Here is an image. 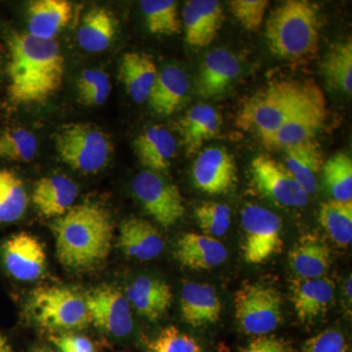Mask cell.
I'll return each instance as SVG.
<instances>
[{
	"instance_id": "44dd1931",
	"label": "cell",
	"mask_w": 352,
	"mask_h": 352,
	"mask_svg": "<svg viewBox=\"0 0 352 352\" xmlns=\"http://www.w3.org/2000/svg\"><path fill=\"white\" fill-rule=\"evenodd\" d=\"M119 247L129 258L152 261L163 252L164 242L151 222L132 217L120 224Z\"/></svg>"
},
{
	"instance_id": "d6986e66",
	"label": "cell",
	"mask_w": 352,
	"mask_h": 352,
	"mask_svg": "<svg viewBox=\"0 0 352 352\" xmlns=\"http://www.w3.org/2000/svg\"><path fill=\"white\" fill-rule=\"evenodd\" d=\"M126 298L131 308L150 321L164 316L173 302L170 285L151 276L136 278L126 289Z\"/></svg>"
},
{
	"instance_id": "ee69618b",
	"label": "cell",
	"mask_w": 352,
	"mask_h": 352,
	"mask_svg": "<svg viewBox=\"0 0 352 352\" xmlns=\"http://www.w3.org/2000/svg\"><path fill=\"white\" fill-rule=\"evenodd\" d=\"M0 352H10L8 340L1 333H0Z\"/></svg>"
},
{
	"instance_id": "8992f818",
	"label": "cell",
	"mask_w": 352,
	"mask_h": 352,
	"mask_svg": "<svg viewBox=\"0 0 352 352\" xmlns=\"http://www.w3.org/2000/svg\"><path fill=\"white\" fill-rule=\"evenodd\" d=\"M55 145L63 163L87 175L105 168L113 154L110 138L100 129L87 122L65 126L58 132Z\"/></svg>"
},
{
	"instance_id": "d590c367",
	"label": "cell",
	"mask_w": 352,
	"mask_h": 352,
	"mask_svg": "<svg viewBox=\"0 0 352 352\" xmlns=\"http://www.w3.org/2000/svg\"><path fill=\"white\" fill-rule=\"evenodd\" d=\"M36 136L24 127H10L0 132V159L11 162H30L36 157Z\"/></svg>"
},
{
	"instance_id": "ab89813d",
	"label": "cell",
	"mask_w": 352,
	"mask_h": 352,
	"mask_svg": "<svg viewBox=\"0 0 352 352\" xmlns=\"http://www.w3.org/2000/svg\"><path fill=\"white\" fill-rule=\"evenodd\" d=\"M270 6L268 0H232L230 8L236 19L248 31H258Z\"/></svg>"
},
{
	"instance_id": "7c38bea8",
	"label": "cell",
	"mask_w": 352,
	"mask_h": 352,
	"mask_svg": "<svg viewBox=\"0 0 352 352\" xmlns=\"http://www.w3.org/2000/svg\"><path fill=\"white\" fill-rule=\"evenodd\" d=\"M327 117L325 95L322 94L310 101L302 110L285 122L276 131L261 138L270 150H286L314 140Z\"/></svg>"
},
{
	"instance_id": "5b68a950",
	"label": "cell",
	"mask_w": 352,
	"mask_h": 352,
	"mask_svg": "<svg viewBox=\"0 0 352 352\" xmlns=\"http://www.w3.org/2000/svg\"><path fill=\"white\" fill-rule=\"evenodd\" d=\"M28 314L39 327L52 332L80 331L90 324L85 296L68 287H41L32 292Z\"/></svg>"
},
{
	"instance_id": "e0dca14e",
	"label": "cell",
	"mask_w": 352,
	"mask_h": 352,
	"mask_svg": "<svg viewBox=\"0 0 352 352\" xmlns=\"http://www.w3.org/2000/svg\"><path fill=\"white\" fill-rule=\"evenodd\" d=\"M180 311L185 323L201 327L219 320L221 302L210 285L187 282L180 292Z\"/></svg>"
},
{
	"instance_id": "30bf717a",
	"label": "cell",
	"mask_w": 352,
	"mask_h": 352,
	"mask_svg": "<svg viewBox=\"0 0 352 352\" xmlns=\"http://www.w3.org/2000/svg\"><path fill=\"white\" fill-rule=\"evenodd\" d=\"M90 323L113 336L126 337L133 329L131 307L126 296L111 286H102L85 294Z\"/></svg>"
},
{
	"instance_id": "3957f363",
	"label": "cell",
	"mask_w": 352,
	"mask_h": 352,
	"mask_svg": "<svg viewBox=\"0 0 352 352\" xmlns=\"http://www.w3.org/2000/svg\"><path fill=\"white\" fill-rule=\"evenodd\" d=\"M323 94L314 82L283 80L258 90L243 104L236 124L244 131H254L259 138L276 131L285 122Z\"/></svg>"
},
{
	"instance_id": "52a82bcc",
	"label": "cell",
	"mask_w": 352,
	"mask_h": 352,
	"mask_svg": "<svg viewBox=\"0 0 352 352\" xmlns=\"http://www.w3.org/2000/svg\"><path fill=\"white\" fill-rule=\"evenodd\" d=\"M281 295L276 289L261 283L245 284L235 296L236 318L245 333L267 335L282 321Z\"/></svg>"
},
{
	"instance_id": "1f68e13d",
	"label": "cell",
	"mask_w": 352,
	"mask_h": 352,
	"mask_svg": "<svg viewBox=\"0 0 352 352\" xmlns=\"http://www.w3.org/2000/svg\"><path fill=\"white\" fill-rule=\"evenodd\" d=\"M319 221L326 232L340 247L352 242V201L331 200L320 206Z\"/></svg>"
},
{
	"instance_id": "ffe728a7",
	"label": "cell",
	"mask_w": 352,
	"mask_h": 352,
	"mask_svg": "<svg viewBox=\"0 0 352 352\" xmlns=\"http://www.w3.org/2000/svg\"><path fill=\"white\" fill-rule=\"evenodd\" d=\"M335 296V284L327 277L298 279L292 284V300L300 321H314L327 311Z\"/></svg>"
},
{
	"instance_id": "8d00e7d4",
	"label": "cell",
	"mask_w": 352,
	"mask_h": 352,
	"mask_svg": "<svg viewBox=\"0 0 352 352\" xmlns=\"http://www.w3.org/2000/svg\"><path fill=\"white\" fill-rule=\"evenodd\" d=\"M195 219L205 235L220 237L231 226V210L224 204L208 201L196 208Z\"/></svg>"
},
{
	"instance_id": "9c48e42d",
	"label": "cell",
	"mask_w": 352,
	"mask_h": 352,
	"mask_svg": "<svg viewBox=\"0 0 352 352\" xmlns=\"http://www.w3.org/2000/svg\"><path fill=\"white\" fill-rule=\"evenodd\" d=\"M131 188L145 212L166 228L175 226L185 214L179 189L160 173H139L132 179Z\"/></svg>"
},
{
	"instance_id": "60d3db41",
	"label": "cell",
	"mask_w": 352,
	"mask_h": 352,
	"mask_svg": "<svg viewBox=\"0 0 352 352\" xmlns=\"http://www.w3.org/2000/svg\"><path fill=\"white\" fill-rule=\"evenodd\" d=\"M302 352H347L346 339L339 331H324L307 340Z\"/></svg>"
},
{
	"instance_id": "e575fe53",
	"label": "cell",
	"mask_w": 352,
	"mask_h": 352,
	"mask_svg": "<svg viewBox=\"0 0 352 352\" xmlns=\"http://www.w3.org/2000/svg\"><path fill=\"white\" fill-rule=\"evenodd\" d=\"M322 173L333 200L352 201V161L349 155H333L323 164Z\"/></svg>"
},
{
	"instance_id": "7402d4cb",
	"label": "cell",
	"mask_w": 352,
	"mask_h": 352,
	"mask_svg": "<svg viewBox=\"0 0 352 352\" xmlns=\"http://www.w3.org/2000/svg\"><path fill=\"white\" fill-rule=\"evenodd\" d=\"M78 193V186L68 176H46L36 182L32 201L39 214L57 219L73 207Z\"/></svg>"
},
{
	"instance_id": "d6a6232c",
	"label": "cell",
	"mask_w": 352,
	"mask_h": 352,
	"mask_svg": "<svg viewBox=\"0 0 352 352\" xmlns=\"http://www.w3.org/2000/svg\"><path fill=\"white\" fill-rule=\"evenodd\" d=\"M29 205L22 180L7 170H0V223L20 219Z\"/></svg>"
},
{
	"instance_id": "d4e9b609",
	"label": "cell",
	"mask_w": 352,
	"mask_h": 352,
	"mask_svg": "<svg viewBox=\"0 0 352 352\" xmlns=\"http://www.w3.org/2000/svg\"><path fill=\"white\" fill-rule=\"evenodd\" d=\"M157 69L149 55L142 52H129L120 60L119 76L127 94L136 103L149 99L156 82Z\"/></svg>"
},
{
	"instance_id": "9a60e30c",
	"label": "cell",
	"mask_w": 352,
	"mask_h": 352,
	"mask_svg": "<svg viewBox=\"0 0 352 352\" xmlns=\"http://www.w3.org/2000/svg\"><path fill=\"white\" fill-rule=\"evenodd\" d=\"M182 17L186 43L194 47H207L219 34L223 11L217 0H189Z\"/></svg>"
},
{
	"instance_id": "4316f807",
	"label": "cell",
	"mask_w": 352,
	"mask_h": 352,
	"mask_svg": "<svg viewBox=\"0 0 352 352\" xmlns=\"http://www.w3.org/2000/svg\"><path fill=\"white\" fill-rule=\"evenodd\" d=\"M188 91L186 73L176 66L166 67L157 75L148 102L157 115L170 116L182 105Z\"/></svg>"
},
{
	"instance_id": "cb8c5ba5",
	"label": "cell",
	"mask_w": 352,
	"mask_h": 352,
	"mask_svg": "<svg viewBox=\"0 0 352 352\" xmlns=\"http://www.w3.org/2000/svg\"><path fill=\"white\" fill-rule=\"evenodd\" d=\"M289 259L300 279L325 277L331 265L330 250L325 241L315 234H307L296 241Z\"/></svg>"
},
{
	"instance_id": "b9f144b4",
	"label": "cell",
	"mask_w": 352,
	"mask_h": 352,
	"mask_svg": "<svg viewBox=\"0 0 352 352\" xmlns=\"http://www.w3.org/2000/svg\"><path fill=\"white\" fill-rule=\"evenodd\" d=\"M50 340L60 352H97L94 342L85 336L60 333L52 336Z\"/></svg>"
},
{
	"instance_id": "7a4b0ae2",
	"label": "cell",
	"mask_w": 352,
	"mask_h": 352,
	"mask_svg": "<svg viewBox=\"0 0 352 352\" xmlns=\"http://www.w3.org/2000/svg\"><path fill=\"white\" fill-rule=\"evenodd\" d=\"M56 254L65 267L87 270L107 259L112 248L113 222L108 210L94 203L73 206L53 221Z\"/></svg>"
},
{
	"instance_id": "f35d334b",
	"label": "cell",
	"mask_w": 352,
	"mask_h": 352,
	"mask_svg": "<svg viewBox=\"0 0 352 352\" xmlns=\"http://www.w3.org/2000/svg\"><path fill=\"white\" fill-rule=\"evenodd\" d=\"M148 352H203L198 340L175 327L164 329L150 344Z\"/></svg>"
},
{
	"instance_id": "74e56055",
	"label": "cell",
	"mask_w": 352,
	"mask_h": 352,
	"mask_svg": "<svg viewBox=\"0 0 352 352\" xmlns=\"http://www.w3.org/2000/svg\"><path fill=\"white\" fill-rule=\"evenodd\" d=\"M111 83L107 74L99 69H85L78 82V100L85 106H100L107 101Z\"/></svg>"
},
{
	"instance_id": "bcb514c9",
	"label": "cell",
	"mask_w": 352,
	"mask_h": 352,
	"mask_svg": "<svg viewBox=\"0 0 352 352\" xmlns=\"http://www.w3.org/2000/svg\"><path fill=\"white\" fill-rule=\"evenodd\" d=\"M32 352H56V351H52V349H45V347H41V349H34V351Z\"/></svg>"
},
{
	"instance_id": "6da1fadb",
	"label": "cell",
	"mask_w": 352,
	"mask_h": 352,
	"mask_svg": "<svg viewBox=\"0 0 352 352\" xmlns=\"http://www.w3.org/2000/svg\"><path fill=\"white\" fill-rule=\"evenodd\" d=\"M9 95L18 104L43 103L63 83L65 60L54 39L14 34L8 41Z\"/></svg>"
},
{
	"instance_id": "2e32d148",
	"label": "cell",
	"mask_w": 352,
	"mask_h": 352,
	"mask_svg": "<svg viewBox=\"0 0 352 352\" xmlns=\"http://www.w3.org/2000/svg\"><path fill=\"white\" fill-rule=\"evenodd\" d=\"M241 66L233 53L217 50L204 59L197 76V92L201 97L210 99L219 96L230 87L239 76Z\"/></svg>"
},
{
	"instance_id": "5bb4252c",
	"label": "cell",
	"mask_w": 352,
	"mask_h": 352,
	"mask_svg": "<svg viewBox=\"0 0 352 352\" xmlns=\"http://www.w3.org/2000/svg\"><path fill=\"white\" fill-rule=\"evenodd\" d=\"M193 179L197 188L208 195H221L231 190L236 182L233 157L224 148L204 150L193 166Z\"/></svg>"
},
{
	"instance_id": "4dcf8cb0",
	"label": "cell",
	"mask_w": 352,
	"mask_h": 352,
	"mask_svg": "<svg viewBox=\"0 0 352 352\" xmlns=\"http://www.w3.org/2000/svg\"><path fill=\"white\" fill-rule=\"evenodd\" d=\"M322 74L329 87L351 95L352 41L344 39L331 46L321 64Z\"/></svg>"
},
{
	"instance_id": "603a6c76",
	"label": "cell",
	"mask_w": 352,
	"mask_h": 352,
	"mask_svg": "<svg viewBox=\"0 0 352 352\" xmlns=\"http://www.w3.org/2000/svg\"><path fill=\"white\" fill-rule=\"evenodd\" d=\"M133 148L141 164L148 170L159 173L170 168L177 146L168 129L154 126L139 134Z\"/></svg>"
},
{
	"instance_id": "836d02e7",
	"label": "cell",
	"mask_w": 352,
	"mask_h": 352,
	"mask_svg": "<svg viewBox=\"0 0 352 352\" xmlns=\"http://www.w3.org/2000/svg\"><path fill=\"white\" fill-rule=\"evenodd\" d=\"M140 8L147 29L151 34L171 36L182 32L177 2L173 0H143L140 2Z\"/></svg>"
},
{
	"instance_id": "277c9868",
	"label": "cell",
	"mask_w": 352,
	"mask_h": 352,
	"mask_svg": "<svg viewBox=\"0 0 352 352\" xmlns=\"http://www.w3.org/2000/svg\"><path fill=\"white\" fill-rule=\"evenodd\" d=\"M320 17L317 6L305 0H288L273 9L266 22L271 52L289 61L311 56L318 48Z\"/></svg>"
},
{
	"instance_id": "8fae6325",
	"label": "cell",
	"mask_w": 352,
	"mask_h": 352,
	"mask_svg": "<svg viewBox=\"0 0 352 352\" xmlns=\"http://www.w3.org/2000/svg\"><path fill=\"white\" fill-rule=\"evenodd\" d=\"M254 185L261 193L284 207H303L308 195L296 182L284 164L272 157L261 155L251 164Z\"/></svg>"
},
{
	"instance_id": "83f0119b",
	"label": "cell",
	"mask_w": 352,
	"mask_h": 352,
	"mask_svg": "<svg viewBox=\"0 0 352 352\" xmlns=\"http://www.w3.org/2000/svg\"><path fill=\"white\" fill-rule=\"evenodd\" d=\"M286 168L307 195L317 189L318 175L323 168L324 160L320 146L314 140L307 141L285 150Z\"/></svg>"
},
{
	"instance_id": "ba28073f",
	"label": "cell",
	"mask_w": 352,
	"mask_h": 352,
	"mask_svg": "<svg viewBox=\"0 0 352 352\" xmlns=\"http://www.w3.org/2000/svg\"><path fill=\"white\" fill-rule=\"evenodd\" d=\"M242 251L248 263L259 264L281 251L282 221L276 214L256 205L242 210Z\"/></svg>"
},
{
	"instance_id": "f1b7e54d",
	"label": "cell",
	"mask_w": 352,
	"mask_h": 352,
	"mask_svg": "<svg viewBox=\"0 0 352 352\" xmlns=\"http://www.w3.org/2000/svg\"><path fill=\"white\" fill-rule=\"evenodd\" d=\"M221 117L212 106L199 104L187 112L179 122L183 144L189 154H195L207 141L219 133Z\"/></svg>"
},
{
	"instance_id": "7bdbcfd3",
	"label": "cell",
	"mask_w": 352,
	"mask_h": 352,
	"mask_svg": "<svg viewBox=\"0 0 352 352\" xmlns=\"http://www.w3.org/2000/svg\"><path fill=\"white\" fill-rule=\"evenodd\" d=\"M242 352H291V347L286 340L264 335L254 338Z\"/></svg>"
},
{
	"instance_id": "f546056e",
	"label": "cell",
	"mask_w": 352,
	"mask_h": 352,
	"mask_svg": "<svg viewBox=\"0 0 352 352\" xmlns=\"http://www.w3.org/2000/svg\"><path fill=\"white\" fill-rule=\"evenodd\" d=\"M116 32L117 23L112 14L104 8H94L83 17L76 32V41L87 52H102L111 45Z\"/></svg>"
},
{
	"instance_id": "f6af8a7d",
	"label": "cell",
	"mask_w": 352,
	"mask_h": 352,
	"mask_svg": "<svg viewBox=\"0 0 352 352\" xmlns=\"http://www.w3.org/2000/svg\"><path fill=\"white\" fill-rule=\"evenodd\" d=\"M351 287H352V279L351 276H349V279L346 280V287H344V292L347 298H349V300H351Z\"/></svg>"
},
{
	"instance_id": "ac0fdd59",
	"label": "cell",
	"mask_w": 352,
	"mask_h": 352,
	"mask_svg": "<svg viewBox=\"0 0 352 352\" xmlns=\"http://www.w3.org/2000/svg\"><path fill=\"white\" fill-rule=\"evenodd\" d=\"M227 256L226 245L205 234H184L175 248L176 259L191 270H212L223 263Z\"/></svg>"
},
{
	"instance_id": "4fadbf2b",
	"label": "cell",
	"mask_w": 352,
	"mask_h": 352,
	"mask_svg": "<svg viewBox=\"0 0 352 352\" xmlns=\"http://www.w3.org/2000/svg\"><path fill=\"white\" fill-rule=\"evenodd\" d=\"M1 256L9 274L19 281H36L45 271L43 245L31 234H16L7 239L1 247Z\"/></svg>"
},
{
	"instance_id": "484cf974",
	"label": "cell",
	"mask_w": 352,
	"mask_h": 352,
	"mask_svg": "<svg viewBox=\"0 0 352 352\" xmlns=\"http://www.w3.org/2000/svg\"><path fill=\"white\" fill-rule=\"evenodd\" d=\"M73 7L66 0H36L28 9L29 34L34 38L53 39L69 24Z\"/></svg>"
}]
</instances>
